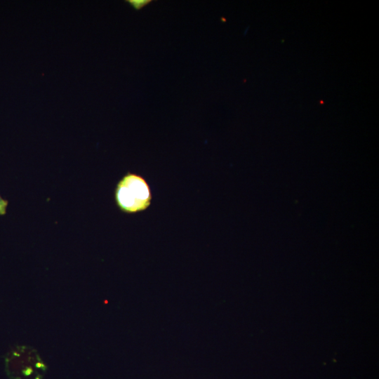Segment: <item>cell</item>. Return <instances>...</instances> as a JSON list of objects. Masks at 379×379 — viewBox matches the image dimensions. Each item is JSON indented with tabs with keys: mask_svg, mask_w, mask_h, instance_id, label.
I'll return each instance as SVG.
<instances>
[{
	"mask_svg": "<svg viewBox=\"0 0 379 379\" xmlns=\"http://www.w3.org/2000/svg\"><path fill=\"white\" fill-rule=\"evenodd\" d=\"M114 198L117 208L126 214L146 211L152 204V194L146 179L128 171L117 182Z\"/></svg>",
	"mask_w": 379,
	"mask_h": 379,
	"instance_id": "6da1fadb",
	"label": "cell"
},
{
	"mask_svg": "<svg viewBox=\"0 0 379 379\" xmlns=\"http://www.w3.org/2000/svg\"><path fill=\"white\" fill-rule=\"evenodd\" d=\"M6 359L9 375L14 379H41L44 366L36 352L23 347L10 352Z\"/></svg>",
	"mask_w": 379,
	"mask_h": 379,
	"instance_id": "7a4b0ae2",
	"label": "cell"
},
{
	"mask_svg": "<svg viewBox=\"0 0 379 379\" xmlns=\"http://www.w3.org/2000/svg\"><path fill=\"white\" fill-rule=\"evenodd\" d=\"M151 1L149 0H127L128 3L135 10H140L142 7L147 5Z\"/></svg>",
	"mask_w": 379,
	"mask_h": 379,
	"instance_id": "3957f363",
	"label": "cell"
},
{
	"mask_svg": "<svg viewBox=\"0 0 379 379\" xmlns=\"http://www.w3.org/2000/svg\"><path fill=\"white\" fill-rule=\"evenodd\" d=\"M8 205V201L3 199L0 195V215H4L6 213V208Z\"/></svg>",
	"mask_w": 379,
	"mask_h": 379,
	"instance_id": "277c9868",
	"label": "cell"
}]
</instances>
